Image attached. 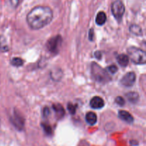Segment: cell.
Masks as SVG:
<instances>
[{"label": "cell", "mask_w": 146, "mask_h": 146, "mask_svg": "<svg viewBox=\"0 0 146 146\" xmlns=\"http://www.w3.org/2000/svg\"><path fill=\"white\" fill-rule=\"evenodd\" d=\"M53 11L50 7L38 6L29 11L27 17V21L30 28L40 29L50 24L53 19Z\"/></svg>", "instance_id": "1"}, {"label": "cell", "mask_w": 146, "mask_h": 146, "mask_svg": "<svg viewBox=\"0 0 146 146\" xmlns=\"http://www.w3.org/2000/svg\"><path fill=\"white\" fill-rule=\"evenodd\" d=\"M128 58L135 64L143 65L146 62V54L145 51L137 47H129L127 50Z\"/></svg>", "instance_id": "2"}, {"label": "cell", "mask_w": 146, "mask_h": 146, "mask_svg": "<svg viewBox=\"0 0 146 146\" xmlns=\"http://www.w3.org/2000/svg\"><path fill=\"white\" fill-rule=\"evenodd\" d=\"M91 72L95 80L99 82H107L111 79L106 71L96 63H93L91 65Z\"/></svg>", "instance_id": "3"}, {"label": "cell", "mask_w": 146, "mask_h": 146, "mask_svg": "<svg viewBox=\"0 0 146 146\" xmlns=\"http://www.w3.org/2000/svg\"><path fill=\"white\" fill-rule=\"evenodd\" d=\"M111 11L115 19L121 21L125 13V6L121 0H115L111 5Z\"/></svg>", "instance_id": "4"}, {"label": "cell", "mask_w": 146, "mask_h": 146, "mask_svg": "<svg viewBox=\"0 0 146 146\" xmlns=\"http://www.w3.org/2000/svg\"><path fill=\"white\" fill-rule=\"evenodd\" d=\"M61 43H62V38L59 35H57L56 36L52 37L46 43V48L48 51H50L52 54H57L59 51V48L61 47Z\"/></svg>", "instance_id": "5"}, {"label": "cell", "mask_w": 146, "mask_h": 146, "mask_svg": "<svg viewBox=\"0 0 146 146\" xmlns=\"http://www.w3.org/2000/svg\"><path fill=\"white\" fill-rule=\"evenodd\" d=\"M11 123L13 125L16 127L18 130L21 131L23 129L24 126V119L22 115L17 111V109H14V114L11 117Z\"/></svg>", "instance_id": "6"}, {"label": "cell", "mask_w": 146, "mask_h": 146, "mask_svg": "<svg viewBox=\"0 0 146 146\" xmlns=\"http://www.w3.org/2000/svg\"><path fill=\"white\" fill-rule=\"evenodd\" d=\"M135 74L133 72H129L125 74L121 80V84L123 86L131 87L135 82Z\"/></svg>", "instance_id": "7"}, {"label": "cell", "mask_w": 146, "mask_h": 146, "mask_svg": "<svg viewBox=\"0 0 146 146\" xmlns=\"http://www.w3.org/2000/svg\"><path fill=\"white\" fill-rule=\"evenodd\" d=\"M104 105H105L104 101L99 96L94 97L90 101V106L94 109H101L104 106Z\"/></svg>", "instance_id": "8"}, {"label": "cell", "mask_w": 146, "mask_h": 146, "mask_svg": "<svg viewBox=\"0 0 146 146\" xmlns=\"http://www.w3.org/2000/svg\"><path fill=\"white\" fill-rule=\"evenodd\" d=\"M118 115L121 120L124 121L128 123H132L133 122V117L130 113L125 111H120L118 112Z\"/></svg>", "instance_id": "9"}, {"label": "cell", "mask_w": 146, "mask_h": 146, "mask_svg": "<svg viewBox=\"0 0 146 146\" xmlns=\"http://www.w3.org/2000/svg\"><path fill=\"white\" fill-rule=\"evenodd\" d=\"M53 109L55 111L56 116L58 118H62L64 117V114H65V111L63 106L60 104H54L52 106Z\"/></svg>", "instance_id": "10"}, {"label": "cell", "mask_w": 146, "mask_h": 146, "mask_svg": "<svg viewBox=\"0 0 146 146\" xmlns=\"http://www.w3.org/2000/svg\"><path fill=\"white\" fill-rule=\"evenodd\" d=\"M107 19L106 14L104 11H100L98 13L96 17V23L98 24V26H102L104 25L106 23Z\"/></svg>", "instance_id": "11"}, {"label": "cell", "mask_w": 146, "mask_h": 146, "mask_svg": "<svg viewBox=\"0 0 146 146\" xmlns=\"http://www.w3.org/2000/svg\"><path fill=\"white\" fill-rule=\"evenodd\" d=\"M116 59L119 65L123 67L127 66L128 63H129V58L125 54H120V55L117 56Z\"/></svg>", "instance_id": "12"}, {"label": "cell", "mask_w": 146, "mask_h": 146, "mask_svg": "<svg viewBox=\"0 0 146 146\" xmlns=\"http://www.w3.org/2000/svg\"><path fill=\"white\" fill-rule=\"evenodd\" d=\"M86 121L89 125H94L97 122V116L95 113L88 112L86 115Z\"/></svg>", "instance_id": "13"}, {"label": "cell", "mask_w": 146, "mask_h": 146, "mask_svg": "<svg viewBox=\"0 0 146 146\" xmlns=\"http://www.w3.org/2000/svg\"><path fill=\"white\" fill-rule=\"evenodd\" d=\"M127 99L132 104H135L139 100V95L136 92H129L125 95Z\"/></svg>", "instance_id": "14"}, {"label": "cell", "mask_w": 146, "mask_h": 146, "mask_svg": "<svg viewBox=\"0 0 146 146\" xmlns=\"http://www.w3.org/2000/svg\"><path fill=\"white\" fill-rule=\"evenodd\" d=\"M129 29H130V31H131L132 34H135V35L136 36L143 35L142 29H141V27H139L138 25H136V24H132V25L130 27Z\"/></svg>", "instance_id": "15"}, {"label": "cell", "mask_w": 146, "mask_h": 146, "mask_svg": "<svg viewBox=\"0 0 146 146\" xmlns=\"http://www.w3.org/2000/svg\"><path fill=\"white\" fill-rule=\"evenodd\" d=\"M0 50L1 51H7L9 50L7 40L3 36H0Z\"/></svg>", "instance_id": "16"}, {"label": "cell", "mask_w": 146, "mask_h": 146, "mask_svg": "<svg viewBox=\"0 0 146 146\" xmlns=\"http://www.w3.org/2000/svg\"><path fill=\"white\" fill-rule=\"evenodd\" d=\"M11 65L14 66L16 67H20L21 66H23L24 64V61L21 59V58H18V57H16V58H12L11 61Z\"/></svg>", "instance_id": "17"}, {"label": "cell", "mask_w": 146, "mask_h": 146, "mask_svg": "<svg viewBox=\"0 0 146 146\" xmlns=\"http://www.w3.org/2000/svg\"><path fill=\"white\" fill-rule=\"evenodd\" d=\"M41 126H42L43 130H44V131L45 132V133L46 134V135H52L53 130L52 128H51V127L48 124L44 123H41Z\"/></svg>", "instance_id": "18"}, {"label": "cell", "mask_w": 146, "mask_h": 146, "mask_svg": "<svg viewBox=\"0 0 146 146\" xmlns=\"http://www.w3.org/2000/svg\"><path fill=\"white\" fill-rule=\"evenodd\" d=\"M76 105H74L72 104H68V110L70 112L71 114H74L76 113Z\"/></svg>", "instance_id": "19"}, {"label": "cell", "mask_w": 146, "mask_h": 146, "mask_svg": "<svg viewBox=\"0 0 146 146\" xmlns=\"http://www.w3.org/2000/svg\"><path fill=\"white\" fill-rule=\"evenodd\" d=\"M115 103H116L118 105L121 106H123L124 104H125V101H124L123 98L121 96H118L116 98H115Z\"/></svg>", "instance_id": "20"}, {"label": "cell", "mask_w": 146, "mask_h": 146, "mask_svg": "<svg viewBox=\"0 0 146 146\" xmlns=\"http://www.w3.org/2000/svg\"><path fill=\"white\" fill-rule=\"evenodd\" d=\"M108 71H109L111 74H114L117 72V71H118V68H117L116 66L111 65V66H109L108 67Z\"/></svg>", "instance_id": "21"}, {"label": "cell", "mask_w": 146, "mask_h": 146, "mask_svg": "<svg viewBox=\"0 0 146 146\" xmlns=\"http://www.w3.org/2000/svg\"><path fill=\"white\" fill-rule=\"evenodd\" d=\"M50 113V111L49 109H48V107H44L43 108V111H42V115L44 117H47Z\"/></svg>", "instance_id": "22"}, {"label": "cell", "mask_w": 146, "mask_h": 146, "mask_svg": "<svg viewBox=\"0 0 146 146\" xmlns=\"http://www.w3.org/2000/svg\"><path fill=\"white\" fill-rule=\"evenodd\" d=\"M94 29H91L88 31V38H89L90 41H92L94 40Z\"/></svg>", "instance_id": "23"}, {"label": "cell", "mask_w": 146, "mask_h": 146, "mask_svg": "<svg viewBox=\"0 0 146 146\" xmlns=\"http://www.w3.org/2000/svg\"><path fill=\"white\" fill-rule=\"evenodd\" d=\"M10 1H11V4H12L13 7H17L19 4V0H10Z\"/></svg>", "instance_id": "24"}, {"label": "cell", "mask_w": 146, "mask_h": 146, "mask_svg": "<svg viewBox=\"0 0 146 146\" xmlns=\"http://www.w3.org/2000/svg\"><path fill=\"white\" fill-rule=\"evenodd\" d=\"M94 55H95L96 58H97V59L100 60L101 58V51H96V52L94 54Z\"/></svg>", "instance_id": "25"}]
</instances>
